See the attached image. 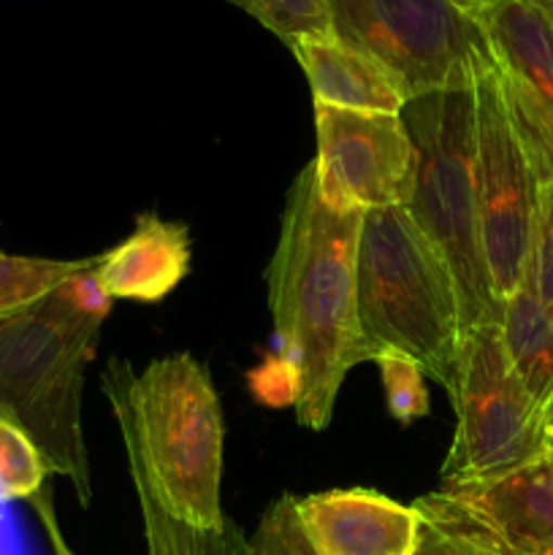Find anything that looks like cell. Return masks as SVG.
<instances>
[{
    "label": "cell",
    "instance_id": "cell-17",
    "mask_svg": "<svg viewBox=\"0 0 553 555\" xmlns=\"http://www.w3.org/2000/svg\"><path fill=\"white\" fill-rule=\"evenodd\" d=\"M90 260L92 258L54 260L0 253V320L30 309L54 287L63 285L70 274L85 269Z\"/></svg>",
    "mask_w": 553,
    "mask_h": 555
},
{
    "label": "cell",
    "instance_id": "cell-22",
    "mask_svg": "<svg viewBox=\"0 0 553 555\" xmlns=\"http://www.w3.org/2000/svg\"><path fill=\"white\" fill-rule=\"evenodd\" d=\"M249 555H314L298 524L296 499L280 496L266 507L249 540Z\"/></svg>",
    "mask_w": 553,
    "mask_h": 555
},
{
    "label": "cell",
    "instance_id": "cell-11",
    "mask_svg": "<svg viewBox=\"0 0 553 555\" xmlns=\"http://www.w3.org/2000/svg\"><path fill=\"white\" fill-rule=\"evenodd\" d=\"M480 27L540 184L553 179V14L537 0H459Z\"/></svg>",
    "mask_w": 553,
    "mask_h": 555
},
{
    "label": "cell",
    "instance_id": "cell-21",
    "mask_svg": "<svg viewBox=\"0 0 553 555\" xmlns=\"http://www.w3.org/2000/svg\"><path fill=\"white\" fill-rule=\"evenodd\" d=\"M524 282L537 293L542 307L553 314V179L540 184V195H537V215L535 228H531Z\"/></svg>",
    "mask_w": 553,
    "mask_h": 555
},
{
    "label": "cell",
    "instance_id": "cell-8",
    "mask_svg": "<svg viewBox=\"0 0 553 555\" xmlns=\"http://www.w3.org/2000/svg\"><path fill=\"white\" fill-rule=\"evenodd\" d=\"M475 198L493 301L502 309L526 276L540 179L488 60L475 76Z\"/></svg>",
    "mask_w": 553,
    "mask_h": 555
},
{
    "label": "cell",
    "instance_id": "cell-4",
    "mask_svg": "<svg viewBox=\"0 0 553 555\" xmlns=\"http://www.w3.org/2000/svg\"><path fill=\"white\" fill-rule=\"evenodd\" d=\"M98 339V325L60 312L47 296L0 320V412L22 423L81 504L92 499L81 396Z\"/></svg>",
    "mask_w": 553,
    "mask_h": 555
},
{
    "label": "cell",
    "instance_id": "cell-25",
    "mask_svg": "<svg viewBox=\"0 0 553 555\" xmlns=\"http://www.w3.org/2000/svg\"><path fill=\"white\" fill-rule=\"evenodd\" d=\"M415 555H472L461 542L439 531L437 526L426 524L421 518V534H417V551Z\"/></svg>",
    "mask_w": 553,
    "mask_h": 555
},
{
    "label": "cell",
    "instance_id": "cell-13",
    "mask_svg": "<svg viewBox=\"0 0 553 555\" xmlns=\"http://www.w3.org/2000/svg\"><path fill=\"white\" fill-rule=\"evenodd\" d=\"M193 242L188 225L144 211L130 236L101 255L95 276L112 301L157 304L190 274Z\"/></svg>",
    "mask_w": 553,
    "mask_h": 555
},
{
    "label": "cell",
    "instance_id": "cell-27",
    "mask_svg": "<svg viewBox=\"0 0 553 555\" xmlns=\"http://www.w3.org/2000/svg\"><path fill=\"white\" fill-rule=\"evenodd\" d=\"M537 3H540L548 14H553V0H537Z\"/></svg>",
    "mask_w": 553,
    "mask_h": 555
},
{
    "label": "cell",
    "instance_id": "cell-26",
    "mask_svg": "<svg viewBox=\"0 0 553 555\" xmlns=\"http://www.w3.org/2000/svg\"><path fill=\"white\" fill-rule=\"evenodd\" d=\"M542 423H545L548 450H553V393H551V399H548V404L542 406Z\"/></svg>",
    "mask_w": 553,
    "mask_h": 555
},
{
    "label": "cell",
    "instance_id": "cell-24",
    "mask_svg": "<svg viewBox=\"0 0 553 555\" xmlns=\"http://www.w3.org/2000/svg\"><path fill=\"white\" fill-rule=\"evenodd\" d=\"M52 496H54L52 482H47V488H43L41 493H36V496L30 499V507L36 509L38 520H41L43 531H47L49 545H52V553L54 555H74V551L68 547V542H65L63 529H60V520H57V513H54V499Z\"/></svg>",
    "mask_w": 553,
    "mask_h": 555
},
{
    "label": "cell",
    "instance_id": "cell-2",
    "mask_svg": "<svg viewBox=\"0 0 553 555\" xmlns=\"http://www.w3.org/2000/svg\"><path fill=\"white\" fill-rule=\"evenodd\" d=\"M103 390L125 444L130 480L144 482L173 520L193 529H222L220 396L204 363L171 352L141 374L112 358Z\"/></svg>",
    "mask_w": 553,
    "mask_h": 555
},
{
    "label": "cell",
    "instance_id": "cell-12",
    "mask_svg": "<svg viewBox=\"0 0 553 555\" xmlns=\"http://www.w3.org/2000/svg\"><path fill=\"white\" fill-rule=\"evenodd\" d=\"M314 555H415L421 513L372 488H336L296 499Z\"/></svg>",
    "mask_w": 553,
    "mask_h": 555
},
{
    "label": "cell",
    "instance_id": "cell-16",
    "mask_svg": "<svg viewBox=\"0 0 553 555\" xmlns=\"http://www.w3.org/2000/svg\"><path fill=\"white\" fill-rule=\"evenodd\" d=\"M133 486L150 555H249V540L231 520H226L222 529H193L173 520L152 499L144 482L133 480Z\"/></svg>",
    "mask_w": 553,
    "mask_h": 555
},
{
    "label": "cell",
    "instance_id": "cell-14",
    "mask_svg": "<svg viewBox=\"0 0 553 555\" xmlns=\"http://www.w3.org/2000/svg\"><path fill=\"white\" fill-rule=\"evenodd\" d=\"M312 90L314 106L345 112L401 114L407 92L383 63L331 33L301 36L287 43Z\"/></svg>",
    "mask_w": 553,
    "mask_h": 555
},
{
    "label": "cell",
    "instance_id": "cell-23",
    "mask_svg": "<svg viewBox=\"0 0 553 555\" xmlns=\"http://www.w3.org/2000/svg\"><path fill=\"white\" fill-rule=\"evenodd\" d=\"M247 383L260 404L296 410L298 396H301V377H298V369L276 347L247 374Z\"/></svg>",
    "mask_w": 553,
    "mask_h": 555
},
{
    "label": "cell",
    "instance_id": "cell-9",
    "mask_svg": "<svg viewBox=\"0 0 553 555\" xmlns=\"http://www.w3.org/2000/svg\"><path fill=\"white\" fill-rule=\"evenodd\" d=\"M312 179L334 211L407 206L415 184V144L401 114L314 106Z\"/></svg>",
    "mask_w": 553,
    "mask_h": 555
},
{
    "label": "cell",
    "instance_id": "cell-7",
    "mask_svg": "<svg viewBox=\"0 0 553 555\" xmlns=\"http://www.w3.org/2000/svg\"><path fill=\"white\" fill-rule=\"evenodd\" d=\"M331 30L383 63L407 98L470 90L491 60L459 0H325Z\"/></svg>",
    "mask_w": 553,
    "mask_h": 555
},
{
    "label": "cell",
    "instance_id": "cell-18",
    "mask_svg": "<svg viewBox=\"0 0 553 555\" xmlns=\"http://www.w3.org/2000/svg\"><path fill=\"white\" fill-rule=\"evenodd\" d=\"M52 480L47 459L20 421L0 412V504L30 502Z\"/></svg>",
    "mask_w": 553,
    "mask_h": 555
},
{
    "label": "cell",
    "instance_id": "cell-3",
    "mask_svg": "<svg viewBox=\"0 0 553 555\" xmlns=\"http://www.w3.org/2000/svg\"><path fill=\"white\" fill-rule=\"evenodd\" d=\"M358 320L380 350L410 356L426 377L453 388L461 307L455 282L407 206L366 211L358 233Z\"/></svg>",
    "mask_w": 553,
    "mask_h": 555
},
{
    "label": "cell",
    "instance_id": "cell-19",
    "mask_svg": "<svg viewBox=\"0 0 553 555\" xmlns=\"http://www.w3.org/2000/svg\"><path fill=\"white\" fill-rule=\"evenodd\" d=\"M383 383L388 415L401 426L423 421L432 412V396L426 388V372L404 352L380 350L372 358Z\"/></svg>",
    "mask_w": 553,
    "mask_h": 555
},
{
    "label": "cell",
    "instance_id": "cell-20",
    "mask_svg": "<svg viewBox=\"0 0 553 555\" xmlns=\"http://www.w3.org/2000/svg\"><path fill=\"white\" fill-rule=\"evenodd\" d=\"M247 11L266 30L285 43L314 33H331V14L325 0H228Z\"/></svg>",
    "mask_w": 553,
    "mask_h": 555
},
{
    "label": "cell",
    "instance_id": "cell-15",
    "mask_svg": "<svg viewBox=\"0 0 553 555\" xmlns=\"http://www.w3.org/2000/svg\"><path fill=\"white\" fill-rule=\"evenodd\" d=\"M499 331L515 377L537 404L545 406L553 393V314L526 282L504 298Z\"/></svg>",
    "mask_w": 553,
    "mask_h": 555
},
{
    "label": "cell",
    "instance_id": "cell-5",
    "mask_svg": "<svg viewBox=\"0 0 553 555\" xmlns=\"http://www.w3.org/2000/svg\"><path fill=\"white\" fill-rule=\"evenodd\" d=\"M415 144V184L407 211L455 282L461 328L499 323L488 285L475 198V92L445 90L401 108Z\"/></svg>",
    "mask_w": 553,
    "mask_h": 555
},
{
    "label": "cell",
    "instance_id": "cell-10",
    "mask_svg": "<svg viewBox=\"0 0 553 555\" xmlns=\"http://www.w3.org/2000/svg\"><path fill=\"white\" fill-rule=\"evenodd\" d=\"M415 507L472 555H553V450L493 480L439 486Z\"/></svg>",
    "mask_w": 553,
    "mask_h": 555
},
{
    "label": "cell",
    "instance_id": "cell-6",
    "mask_svg": "<svg viewBox=\"0 0 553 555\" xmlns=\"http://www.w3.org/2000/svg\"><path fill=\"white\" fill-rule=\"evenodd\" d=\"M448 399L455 434L445 455L442 486L493 480L548 453L542 406L515 377L499 323L461 334Z\"/></svg>",
    "mask_w": 553,
    "mask_h": 555
},
{
    "label": "cell",
    "instance_id": "cell-1",
    "mask_svg": "<svg viewBox=\"0 0 553 555\" xmlns=\"http://www.w3.org/2000/svg\"><path fill=\"white\" fill-rule=\"evenodd\" d=\"M361 220L329 209L307 166L287 193L266 271L274 347L298 369L296 417L309 431L329 428L347 374L377 356L358 320Z\"/></svg>",
    "mask_w": 553,
    "mask_h": 555
}]
</instances>
